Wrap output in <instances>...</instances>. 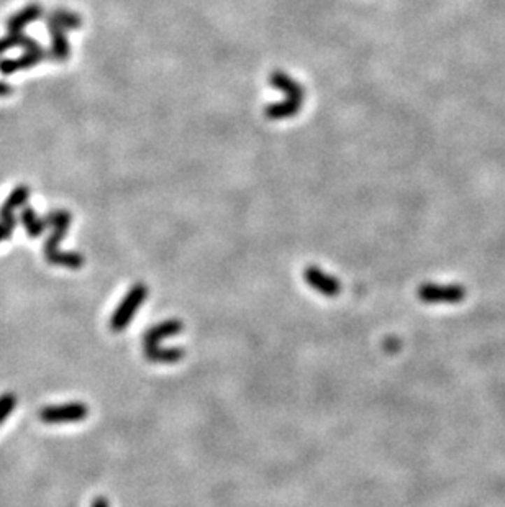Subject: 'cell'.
Wrapping results in <instances>:
<instances>
[{
    "label": "cell",
    "instance_id": "6da1fadb",
    "mask_svg": "<svg viewBox=\"0 0 505 507\" xmlns=\"http://www.w3.org/2000/svg\"><path fill=\"white\" fill-rule=\"evenodd\" d=\"M148 296V288L145 284L138 283L133 286V288L125 294V298L122 299V303L117 305L115 312L112 314L111 317V328L112 332H123L128 327V324L131 322V319L135 317L138 309L141 307L143 303H145Z\"/></svg>",
    "mask_w": 505,
    "mask_h": 507
},
{
    "label": "cell",
    "instance_id": "7a4b0ae2",
    "mask_svg": "<svg viewBox=\"0 0 505 507\" xmlns=\"http://www.w3.org/2000/svg\"><path fill=\"white\" fill-rule=\"evenodd\" d=\"M466 294L468 291L460 284L446 286L427 283L417 289L418 299L427 304H460L466 299Z\"/></svg>",
    "mask_w": 505,
    "mask_h": 507
},
{
    "label": "cell",
    "instance_id": "3957f363",
    "mask_svg": "<svg viewBox=\"0 0 505 507\" xmlns=\"http://www.w3.org/2000/svg\"><path fill=\"white\" fill-rule=\"evenodd\" d=\"M89 415V408L84 403H69L59 405H46L38 417L45 424H71L80 422Z\"/></svg>",
    "mask_w": 505,
    "mask_h": 507
},
{
    "label": "cell",
    "instance_id": "277c9868",
    "mask_svg": "<svg viewBox=\"0 0 505 507\" xmlns=\"http://www.w3.org/2000/svg\"><path fill=\"white\" fill-rule=\"evenodd\" d=\"M45 218H46L48 225L53 227V233L46 238L45 248H43V251H45V258H46V256H50L51 253L59 250V243L63 242L66 233H68L69 227H71V218L73 217H71V214L66 212V210H53V212L48 214Z\"/></svg>",
    "mask_w": 505,
    "mask_h": 507
},
{
    "label": "cell",
    "instance_id": "5b68a950",
    "mask_svg": "<svg viewBox=\"0 0 505 507\" xmlns=\"http://www.w3.org/2000/svg\"><path fill=\"white\" fill-rule=\"evenodd\" d=\"M304 279L307 281L312 289H315L317 293L327 296V298H335V296L340 294L341 291L340 281H338L335 276L327 275L325 271L317 266H308L307 270L304 271Z\"/></svg>",
    "mask_w": 505,
    "mask_h": 507
},
{
    "label": "cell",
    "instance_id": "8992f818",
    "mask_svg": "<svg viewBox=\"0 0 505 507\" xmlns=\"http://www.w3.org/2000/svg\"><path fill=\"white\" fill-rule=\"evenodd\" d=\"M28 197H30V189H28L27 186H18V188L12 190V194L8 195L6 202L0 207V222L6 225L10 232H13V228H15L17 225V218L13 212H15L17 209L25 207Z\"/></svg>",
    "mask_w": 505,
    "mask_h": 507
},
{
    "label": "cell",
    "instance_id": "52a82bcc",
    "mask_svg": "<svg viewBox=\"0 0 505 507\" xmlns=\"http://www.w3.org/2000/svg\"><path fill=\"white\" fill-rule=\"evenodd\" d=\"M48 56H50V51L43 50V48H38V50L33 51H25L22 56H18V58H8L0 61V73L3 76H10L17 73V71L30 69L38 63H41L43 60H46Z\"/></svg>",
    "mask_w": 505,
    "mask_h": 507
},
{
    "label": "cell",
    "instance_id": "ba28073f",
    "mask_svg": "<svg viewBox=\"0 0 505 507\" xmlns=\"http://www.w3.org/2000/svg\"><path fill=\"white\" fill-rule=\"evenodd\" d=\"M184 325L180 320H166V322H161L155 327H151L143 337V347H153V345H161V342L166 340L169 337H176L183 332Z\"/></svg>",
    "mask_w": 505,
    "mask_h": 507
},
{
    "label": "cell",
    "instance_id": "9c48e42d",
    "mask_svg": "<svg viewBox=\"0 0 505 507\" xmlns=\"http://www.w3.org/2000/svg\"><path fill=\"white\" fill-rule=\"evenodd\" d=\"M43 17V8L38 4H31L22 8L20 12L13 13V15L7 20V30L8 33H20L23 28H27L30 23L36 22L38 18Z\"/></svg>",
    "mask_w": 505,
    "mask_h": 507
},
{
    "label": "cell",
    "instance_id": "30bf717a",
    "mask_svg": "<svg viewBox=\"0 0 505 507\" xmlns=\"http://www.w3.org/2000/svg\"><path fill=\"white\" fill-rule=\"evenodd\" d=\"M145 348V358L153 363H161V365H169V363H178L184 358V350L180 347L164 348L161 345L143 347Z\"/></svg>",
    "mask_w": 505,
    "mask_h": 507
},
{
    "label": "cell",
    "instance_id": "8fae6325",
    "mask_svg": "<svg viewBox=\"0 0 505 507\" xmlns=\"http://www.w3.org/2000/svg\"><path fill=\"white\" fill-rule=\"evenodd\" d=\"M51 35V48L50 55L53 56L56 61H66L71 56V46L68 38L64 36V30L59 27L48 25Z\"/></svg>",
    "mask_w": 505,
    "mask_h": 507
},
{
    "label": "cell",
    "instance_id": "7c38bea8",
    "mask_svg": "<svg viewBox=\"0 0 505 507\" xmlns=\"http://www.w3.org/2000/svg\"><path fill=\"white\" fill-rule=\"evenodd\" d=\"M20 222L23 227H25L27 235L30 238H38L43 235V232L46 230L50 225H48L46 218H40L36 215L35 210L31 207H23L20 214Z\"/></svg>",
    "mask_w": 505,
    "mask_h": 507
},
{
    "label": "cell",
    "instance_id": "4fadbf2b",
    "mask_svg": "<svg viewBox=\"0 0 505 507\" xmlns=\"http://www.w3.org/2000/svg\"><path fill=\"white\" fill-rule=\"evenodd\" d=\"M13 46H20L25 51H33V50H38V48H41L40 45H38L36 40H33L31 36L25 35L23 32L8 33L7 36L0 38V56H2L3 53H6L7 50H10V48H13Z\"/></svg>",
    "mask_w": 505,
    "mask_h": 507
},
{
    "label": "cell",
    "instance_id": "5bb4252c",
    "mask_svg": "<svg viewBox=\"0 0 505 507\" xmlns=\"http://www.w3.org/2000/svg\"><path fill=\"white\" fill-rule=\"evenodd\" d=\"M46 261L50 263V265L71 268V270H79V268H83L85 263L84 256L79 255V253L61 251V250H56L55 253H51L50 256H46Z\"/></svg>",
    "mask_w": 505,
    "mask_h": 507
},
{
    "label": "cell",
    "instance_id": "9a60e30c",
    "mask_svg": "<svg viewBox=\"0 0 505 507\" xmlns=\"http://www.w3.org/2000/svg\"><path fill=\"white\" fill-rule=\"evenodd\" d=\"M46 23L48 25L63 28V30H73V28H78L80 25V20L76 13H71L68 11L59 8V11L51 12L50 15L46 17Z\"/></svg>",
    "mask_w": 505,
    "mask_h": 507
},
{
    "label": "cell",
    "instance_id": "2e32d148",
    "mask_svg": "<svg viewBox=\"0 0 505 507\" xmlns=\"http://www.w3.org/2000/svg\"><path fill=\"white\" fill-rule=\"evenodd\" d=\"M17 405V398L13 392H6L0 396V425H2L8 419V415L13 412Z\"/></svg>",
    "mask_w": 505,
    "mask_h": 507
},
{
    "label": "cell",
    "instance_id": "e0dca14e",
    "mask_svg": "<svg viewBox=\"0 0 505 507\" xmlns=\"http://www.w3.org/2000/svg\"><path fill=\"white\" fill-rule=\"evenodd\" d=\"M90 507H111V502H108L104 496H99L90 502Z\"/></svg>",
    "mask_w": 505,
    "mask_h": 507
},
{
    "label": "cell",
    "instance_id": "ac0fdd59",
    "mask_svg": "<svg viewBox=\"0 0 505 507\" xmlns=\"http://www.w3.org/2000/svg\"><path fill=\"white\" fill-rule=\"evenodd\" d=\"M13 94V88L10 84L7 83H2L0 81V97H7V95H12Z\"/></svg>",
    "mask_w": 505,
    "mask_h": 507
},
{
    "label": "cell",
    "instance_id": "d6986e66",
    "mask_svg": "<svg viewBox=\"0 0 505 507\" xmlns=\"http://www.w3.org/2000/svg\"><path fill=\"white\" fill-rule=\"evenodd\" d=\"M10 235H12V232L8 230V228L6 227V225H3L2 222H0V242L8 240V238H10Z\"/></svg>",
    "mask_w": 505,
    "mask_h": 507
}]
</instances>
